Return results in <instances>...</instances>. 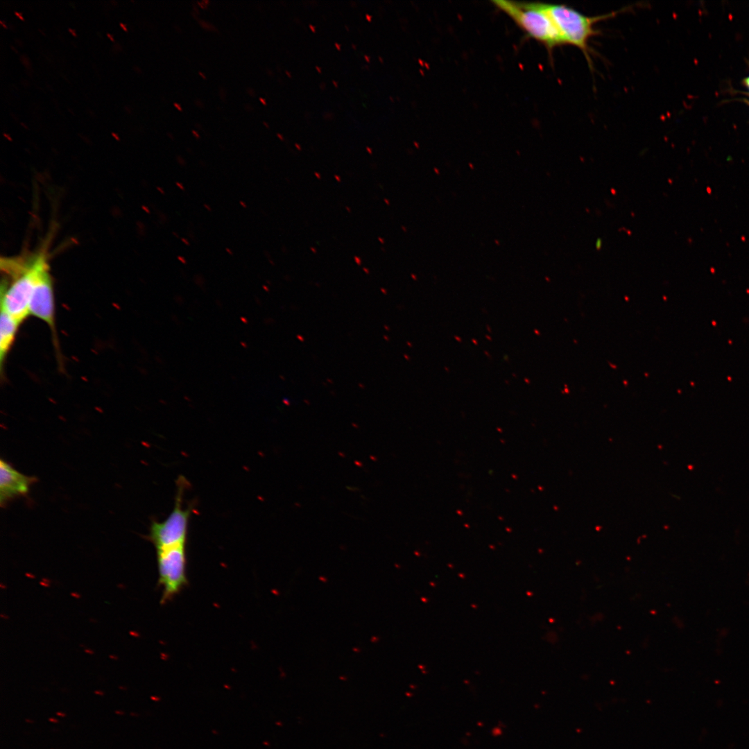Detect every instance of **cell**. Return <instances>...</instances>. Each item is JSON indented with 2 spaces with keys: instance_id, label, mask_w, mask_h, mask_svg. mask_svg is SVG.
I'll return each mask as SVG.
<instances>
[{
  "instance_id": "cell-37",
  "label": "cell",
  "mask_w": 749,
  "mask_h": 749,
  "mask_svg": "<svg viewBox=\"0 0 749 749\" xmlns=\"http://www.w3.org/2000/svg\"><path fill=\"white\" fill-rule=\"evenodd\" d=\"M277 137H279V139H280L281 140H283V139H283V137H282V136L281 135H279V134H277Z\"/></svg>"
},
{
  "instance_id": "cell-24",
  "label": "cell",
  "mask_w": 749,
  "mask_h": 749,
  "mask_svg": "<svg viewBox=\"0 0 749 749\" xmlns=\"http://www.w3.org/2000/svg\"><path fill=\"white\" fill-rule=\"evenodd\" d=\"M365 17L368 19V21H371V19H372V16L368 15V14L365 15Z\"/></svg>"
},
{
  "instance_id": "cell-6",
  "label": "cell",
  "mask_w": 749,
  "mask_h": 749,
  "mask_svg": "<svg viewBox=\"0 0 749 749\" xmlns=\"http://www.w3.org/2000/svg\"><path fill=\"white\" fill-rule=\"evenodd\" d=\"M55 311L53 286L49 264L42 270L35 286L29 303V316L39 318L49 326L58 347Z\"/></svg>"
},
{
  "instance_id": "cell-28",
  "label": "cell",
  "mask_w": 749,
  "mask_h": 749,
  "mask_svg": "<svg viewBox=\"0 0 749 749\" xmlns=\"http://www.w3.org/2000/svg\"><path fill=\"white\" fill-rule=\"evenodd\" d=\"M259 101H261V103H263L264 105H266V102L265 99H264L263 98H259Z\"/></svg>"
},
{
  "instance_id": "cell-47",
  "label": "cell",
  "mask_w": 749,
  "mask_h": 749,
  "mask_svg": "<svg viewBox=\"0 0 749 749\" xmlns=\"http://www.w3.org/2000/svg\"><path fill=\"white\" fill-rule=\"evenodd\" d=\"M352 46L354 49H356V46H354V44H352Z\"/></svg>"
},
{
  "instance_id": "cell-20",
  "label": "cell",
  "mask_w": 749,
  "mask_h": 749,
  "mask_svg": "<svg viewBox=\"0 0 749 749\" xmlns=\"http://www.w3.org/2000/svg\"><path fill=\"white\" fill-rule=\"evenodd\" d=\"M225 250L229 255H234L233 251L230 248H226Z\"/></svg>"
},
{
  "instance_id": "cell-22",
  "label": "cell",
  "mask_w": 749,
  "mask_h": 749,
  "mask_svg": "<svg viewBox=\"0 0 749 749\" xmlns=\"http://www.w3.org/2000/svg\"><path fill=\"white\" fill-rule=\"evenodd\" d=\"M192 133H193V136L196 138L198 139L200 137V135L198 134V132L196 131L192 130Z\"/></svg>"
},
{
  "instance_id": "cell-1",
  "label": "cell",
  "mask_w": 749,
  "mask_h": 749,
  "mask_svg": "<svg viewBox=\"0 0 749 749\" xmlns=\"http://www.w3.org/2000/svg\"><path fill=\"white\" fill-rule=\"evenodd\" d=\"M49 264L45 247L36 252L2 257L1 309L21 325L29 316L30 300L42 270Z\"/></svg>"
},
{
  "instance_id": "cell-9",
  "label": "cell",
  "mask_w": 749,
  "mask_h": 749,
  "mask_svg": "<svg viewBox=\"0 0 749 749\" xmlns=\"http://www.w3.org/2000/svg\"><path fill=\"white\" fill-rule=\"evenodd\" d=\"M200 24H201V26H202L203 27H204L205 28H207V29H209V30H216L215 27H214V26H212V24H208V23L204 22V21H201V22H200Z\"/></svg>"
},
{
  "instance_id": "cell-43",
  "label": "cell",
  "mask_w": 749,
  "mask_h": 749,
  "mask_svg": "<svg viewBox=\"0 0 749 749\" xmlns=\"http://www.w3.org/2000/svg\"><path fill=\"white\" fill-rule=\"evenodd\" d=\"M26 721L28 722V723H33V721H32L31 720H28V719H26Z\"/></svg>"
},
{
  "instance_id": "cell-7",
  "label": "cell",
  "mask_w": 749,
  "mask_h": 749,
  "mask_svg": "<svg viewBox=\"0 0 749 749\" xmlns=\"http://www.w3.org/2000/svg\"><path fill=\"white\" fill-rule=\"evenodd\" d=\"M33 479L15 470L3 460L0 462V499L3 504L8 499L28 492Z\"/></svg>"
},
{
  "instance_id": "cell-23",
  "label": "cell",
  "mask_w": 749,
  "mask_h": 749,
  "mask_svg": "<svg viewBox=\"0 0 749 749\" xmlns=\"http://www.w3.org/2000/svg\"><path fill=\"white\" fill-rule=\"evenodd\" d=\"M744 83L749 89V76L745 79Z\"/></svg>"
},
{
  "instance_id": "cell-35",
  "label": "cell",
  "mask_w": 749,
  "mask_h": 749,
  "mask_svg": "<svg viewBox=\"0 0 749 749\" xmlns=\"http://www.w3.org/2000/svg\"><path fill=\"white\" fill-rule=\"evenodd\" d=\"M332 83H334V85H335V87H338V85L337 84V82H336L335 80H332Z\"/></svg>"
},
{
  "instance_id": "cell-41",
  "label": "cell",
  "mask_w": 749,
  "mask_h": 749,
  "mask_svg": "<svg viewBox=\"0 0 749 749\" xmlns=\"http://www.w3.org/2000/svg\"><path fill=\"white\" fill-rule=\"evenodd\" d=\"M199 74H200V76H202V77H203V78L204 79H205V78H206V77H205V76H204V75H203V74H202L201 72H199Z\"/></svg>"
},
{
  "instance_id": "cell-25",
  "label": "cell",
  "mask_w": 749,
  "mask_h": 749,
  "mask_svg": "<svg viewBox=\"0 0 749 749\" xmlns=\"http://www.w3.org/2000/svg\"><path fill=\"white\" fill-rule=\"evenodd\" d=\"M309 26L310 29H311V31H312L313 32H315V31H316V28H315V26H313V25H311V24H309Z\"/></svg>"
},
{
  "instance_id": "cell-27",
  "label": "cell",
  "mask_w": 749,
  "mask_h": 749,
  "mask_svg": "<svg viewBox=\"0 0 749 749\" xmlns=\"http://www.w3.org/2000/svg\"><path fill=\"white\" fill-rule=\"evenodd\" d=\"M49 720V721L53 722V723H58V720H56V719H55L53 718H50Z\"/></svg>"
},
{
  "instance_id": "cell-2",
  "label": "cell",
  "mask_w": 749,
  "mask_h": 749,
  "mask_svg": "<svg viewBox=\"0 0 749 749\" xmlns=\"http://www.w3.org/2000/svg\"><path fill=\"white\" fill-rule=\"evenodd\" d=\"M492 2L510 17L528 37L543 44L550 53L556 47L565 45L555 23L541 2L507 0H493Z\"/></svg>"
},
{
  "instance_id": "cell-42",
  "label": "cell",
  "mask_w": 749,
  "mask_h": 749,
  "mask_svg": "<svg viewBox=\"0 0 749 749\" xmlns=\"http://www.w3.org/2000/svg\"><path fill=\"white\" fill-rule=\"evenodd\" d=\"M125 109H126V110H127V112H128V113H130V109H129V108H127V107H125Z\"/></svg>"
},
{
  "instance_id": "cell-8",
  "label": "cell",
  "mask_w": 749,
  "mask_h": 749,
  "mask_svg": "<svg viewBox=\"0 0 749 749\" xmlns=\"http://www.w3.org/2000/svg\"><path fill=\"white\" fill-rule=\"evenodd\" d=\"M19 325L8 313L1 309L0 366L1 374L3 372L6 358L14 343Z\"/></svg>"
},
{
  "instance_id": "cell-38",
  "label": "cell",
  "mask_w": 749,
  "mask_h": 749,
  "mask_svg": "<svg viewBox=\"0 0 749 749\" xmlns=\"http://www.w3.org/2000/svg\"><path fill=\"white\" fill-rule=\"evenodd\" d=\"M10 48H11V49H12V50H13V51H15V53H17V50H16V49H15V48H14V47H13V46H12V45H10Z\"/></svg>"
},
{
  "instance_id": "cell-30",
  "label": "cell",
  "mask_w": 749,
  "mask_h": 749,
  "mask_svg": "<svg viewBox=\"0 0 749 749\" xmlns=\"http://www.w3.org/2000/svg\"><path fill=\"white\" fill-rule=\"evenodd\" d=\"M56 714L60 716H65V714L62 712H57Z\"/></svg>"
},
{
  "instance_id": "cell-14",
  "label": "cell",
  "mask_w": 749,
  "mask_h": 749,
  "mask_svg": "<svg viewBox=\"0 0 749 749\" xmlns=\"http://www.w3.org/2000/svg\"><path fill=\"white\" fill-rule=\"evenodd\" d=\"M180 239H181V241H182V243L184 244H185L187 246H190L189 241L187 239H185V238H180Z\"/></svg>"
},
{
  "instance_id": "cell-15",
  "label": "cell",
  "mask_w": 749,
  "mask_h": 749,
  "mask_svg": "<svg viewBox=\"0 0 749 749\" xmlns=\"http://www.w3.org/2000/svg\"><path fill=\"white\" fill-rule=\"evenodd\" d=\"M15 15H16V16H17V17L18 18H19V19H20L21 20H22V21H24V17H22V15H21V14H20L19 12H17V11H15Z\"/></svg>"
},
{
  "instance_id": "cell-4",
  "label": "cell",
  "mask_w": 749,
  "mask_h": 749,
  "mask_svg": "<svg viewBox=\"0 0 749 749\" xmlns=\"http://www.w3.org/2000/svg\"><path fill=\"white\" fill-rule=\"evenodd\" d=\"M177 492L175 505L167 518L162 522L154 521L150 528L149 538L156 550L178 545H186L189 519L194 510L193 504L182 508L183 495L189 482L180 476L176 482Z\"/></svg>"
},
{
  "instance_id": "cell-19",
  "label": "cell",
  "mask_w": 749,
  "mask_h": 749,
  "mask_svg": "<svg viewBox=\"0 0 749 749\" xmlns=\"http://www.w3.org/2000/svg\"><path fill=\"white\" fill-rule=\"evenodd\" d=\"M68 30L71 33V34H72V35H74V37L77 36V35H76V32H75V31L74 29L69 28Z\"/></svg>"
},
{
  "instance_id": "cell-5",
  "label": "cell",
  "mask_w": 749,
  "mask_h": 749,
  "mask_svg": "<svg viewBox=\"0 0 749 749\" xmlns=\"http://www.w3.org/2000/svg\"><path fill=\"white\" fill-rule=\"evenodd\" d=\"M162 601L167 602L187 584L186 545L156 550Z\"/></svg>"
},
{
  "instance_id": "cell-40",
  "label": "cell",
  "mask_w": 749,
  "mask_h": 749,
  "mask_svg": "<svg viewBox=\"0 0 749 749\" xmlns=\"http://www.w3.org/2000/svg\"><path fill=\"white\" fill-rule=\"evenodd\" d=\"M286 74H287V75H288V76H289L290 78H291V75L290 74V73H289V71H286Z\"/></svg>"
},
{
  "instance_id": "cell-21",
  "label": "cell",
  "mask_w": 749,
  "mask_h": 749,
  "mask_svg": "<svg viewBox=\"0 0 749 749\" xmlns=\"http://www.w3.org/2000/svg\"><path fill=\"white\" fill-rule=\"evenodd\" d=\"M120 26L122 28V29L124 31H128V28H126V25L124 24L120 23Z\"/></svg>"
},
{
  "instance_id": "cell-46",
  "label": "cell",
  "mask_w": 749,
  "mask_h": 749,
  "mask_svg": "<svg viewBox=\"0 0 749 749\" xmlns=\"http://www.w3.org/2000/svg\"><path fill=\"white\" fill-rule=\"evenodd\" d=\"M264 125H265V126H266L267 128H269L268 125V124H267V123H266V122H264Z\"/></svg>"
},
{
  "instance_id": "cell-48",
  "label": "cell",
  "mask_w": 749,
  "mask_h": 749,
  "mask_svg": "<svg viewBox=\"0 0 749 749\" xmlns=\"http://www.w3.org/2000/svg\"><path fill=\"white\" fill-rule=\"evenodd\" d=\"M345 28H346V29H347V31H349V28H347V26H345Z\"/></svg>"
},
{
  "instance_id": "cell-12",
  "label": "cell",
  "mask_w": 749,
  "mask_h": 749,
  "mask_svg": "<svg viewBox=\"0 0 749 749\" xmlns=\"http://www.w3.org/2000/svg\"><path fill=\"white\" fill-rule=\"evenodd\" d=\"M177 259H178V260H179V261H180L181 263H182L183 264H187V259H185V258H184V257H182V256H180V255H178V256L177 257Z\"/></svg>"
},
{
  "instance_id": "cell-18",
  "label": "cell",
  "mask_w": 749,
  "mask_h": 749,
  "mask_svg": "<svg viewBox=\"0 0 749 749\" xmlns=\"http://www.w3.org/2000/svg\"><path fill=\"white\" fill-rule=\"evenodd\" d=\"M173 105H174V106H175V107H176V108H177V109H178V110H179V111H182V109L181 106H180V105H179L178 103H173Z\"/></svg>"
},
{
  "instance_id": "cell-13",
  "label": "cell",
  "mask_w": 749,
  "mask_h": 749,
  "mask_svg": "<svg viewBox=\"0 0 749 749\" xmlns=\"http://www.w3.org/2000/svg\"><path fill=\"white\" fill-rule=\"evenodd\" d=\"M175 184H176V186H177L178 187H179V188H180V189L181 190H182V191H185V188H184V185H183V184H182V183H180V182H175Z\"/></svg>"
},
{
  "instance_id": "cell-10",
  "label": "cell",
  "mask_w": 749,
  "mask_h": 749,
  "mask_svg": "<svg viewBox=\"0 0 749 749\" xmlns=\"http://www.w3.org/2000/svg\"><path fill=\"white\" fill-rule=\"evenodd\" d=\"M602 244H603L602 239L601 238H598L596 239V242H595V248H596V249L597 250H599L602 247Z\"/></svg>"
},
{
  "instance_id": "cell-32",
  "label": "cell",
  "mask_w": 749,
  "mask_h": 749,
  "mask_svg": "<svg viewBox=\"0 0 749 749\" xmlns=\"http://www.w3.org/2000/svg\"><path fill=\"white\" fill-rule=\"evenodd\" d=\"M0 23H1V24L2 25V26H3V27L4 28H7V26H6V24H3V22L2 21H0Z\"/></svg>"
},
{
  "instance_id": "cell-36",
  "label": "cell",
  "mask_w": 749,
  "mask_h": 749,
  "mask_svg": "<svg viewBox=\"0 0 749 749\" xmlns=\"http://www.w3.org/2000/svg\"><path fill=\"white\" fill-rule=\"evenodd\" d=\"M20 124H21V126H23V127H24V128H26V129L28 128H27V126H26V125H25V124H24V123L21 122V123H20Z\"/></svg>"
},
{
  "instance_id": "cell-34",
  "label": "cell",
  "mask_w": 749,
  "mask_h": 749,
  "mask_svg": "<svg viewBox=\"0 0 749 749\" xmlns=\"http://www.w3.org/2000/svg\"><path fill=\"white\" fill-rule=\"evenodd\" d=\"M364 58H365V59L366 60L367 62H370V58L369 57H368L367 55H364Z\"/></svg>"
},
{
  "instance_id": "cell-26",
  "label": "cell",
  "mask_w": 749,
  "mask_h": 749,
  "mask_svg": "<svg viewBox=\"0 0 749 749\" xmlns=\"http://www.w3.org/2000/svg\"><path fill=\"white\" fill-rule=\"evenodd\" d=\"M107 36L110 38L111 41H114V38L112 35H110V33H107Z\"/></svg>"
},
{
  "instance_id": "cell-29",
  "label": "cell",
  "mask_w": 749,
  "mask_h": 749,
  "mask_svg": "<svg viewBox=\"0 0 749 749\" xmlns=\"http://www.w3.org/2000/svg\"><path fill=\"white\" fill-rule=\"evenodd\" d=\"M172 234H173V236H175L176 238H180V236H179V234H178L177 232H172Z\"/></svg>"
},
{
  "instance_id": "cell-39",
  "label": "cell",
  "mask_w": 749,
  "mask_h": 749,
  "mask_svg": "<svg viewBox=\"0 0 749 749\" xmlns=\"http://www.w3.org/2000/svg\"><path fill=\"white\" fill-rule=\"evenodd\" d=\"M316 69L318 71L319 73H321V70L318 67L316 66Z\"/></svg>"
},
{
  "instance_id": "cell-44",
  "label": "cell",
  "mask_w": 749,
  "mask_h": 749,
  "mask_svg": "<svg viewBox=\"0 0 749 749\" xmlns=\"http://www.w3.org/2000/svg\"><path fill=\"white\" fill-rule=\"evenodd\" d=\"M378 58H379V60H380V62H384V61H383V60H382V58H381V57H379Z\"/></svg>"
},
{
  "instance_id": "cell-31",
  "label": "cell",
  "mask_w": 749,
  "mask_h": 749,
  "mask_svg": "<svg viewBox=\"0 0 749 749\" xmlns=\"http://www.w3.org/2000/svg\"><path fill=\"white\" fill-rule=\"evenodd\" d=\"M335 46H336V48H337V49H338V50H341V45H340V44H338V43H335Z\"/></svg>"
},
{
  "instance_id": "cell-33",
  "label": "cell",
  "mask_w": 749,
  "mask_h": 749,
  "mask_svg": "<svg viewBox=\"0 0 749 749\" xmlns=\"http://www.w3.org/2000/svg\"><path fill=\"white\" fill-rule=\"evenodd\" d=\"M115 713H116V714H123V712H121V711H118V710H117V711H116V712H115Z\"/></svg>"
},
{
  "instance_id": "cell-17",
  "label": "cell",
  "mask_w": 749,
  "mask_h": 749,
  "mask_svg": "<svg viewBox=\"0 0 749 749\" xmlns=\"http://www.w3.org/2000/svg\"><path fill=\"white\" fill-rule=\"evenodd\" d=\"M239 204H240V205H241V206L242 207H243V208H246V207H247V205H246V203H245L244 201H243V200H240V201H239Z\"/></svg>"
},
{
  "instance_id": "cell-3",
  "label": "cell",
  "mask_w": 749,
  "mask_h": 749,
  "mask_svg": "<svg viewBox=\"0 0 749 749\" xmlns=\"http://www.w3.org/2000/svg\"><path fill=\"white\" fill-rule=\"evenodd\" d=\"M558 29L565 45L569 44L579 49L592 68L589 48V39L598 34L594 24L617 15L618 11L598 16H587L564 4L541 2Z\"/></svg>"
},
{
  "instance_id": "cell-45",
  "label": "cell",
  "mask_w": 749,
  "mask_h": 749,
  "mask_svg": "<svg viewBox=\"0 0 749 749\" xmlns=\"http://www.w3.org/2000/svg\"><path fill=\"white\" fill-rule=\"evenodd\" d=\"M3 135L6 137L8 139H10V138L6 134L4 133Z\"/></svg>"
},
{
  "instance_id": "cell-11",
  "label": "cell",
  "mask_w": 749,
  "mask_h": 749,
  "mask_svg": "<svg viewBox=\"0 0 749 749\" xmlns=\"http://www.w3.org/2000/svg\"><path fill=\"white\" fill-rule=\"evenodd\" d=\"M176 160H177L178 163L180 165H181V166H185L186 165V162L182 157L178 155L176 157Z\"/></svg>"
},
{
  "instance_id": "cell-16",
  "label": "cell",
  "mask_w": 749,
  "mask_h": 749,
  "mask_svg": "<svg viewBox=\"0 0 749 749\" xmlns=\"http://www.w3.org/2000/svg\"><path fill=\"white\" fill-rule=\"evenodd\" d=\"M203 206H204V207H205V209H207V211H209V212H212V207H210V205H207V204H204V205H203Z\"/></svg>"
}]
</instances>
